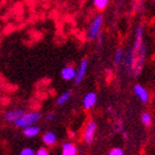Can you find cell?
<instances>
[{
    "mask_svg": "<svg viewBox=\"0 0 155 155\" xmlns=\"http://www.w3.org/2000/svg\"><path fill=\"white\" fill-rule=\"evenodd\" d=\"M70 137H74V132H73V131L70 132Z\"/></svg>",
    "mask_w": 155,
    "mask_h": 155,
    "instance_id": "cell-23",
    "label": "cell"
},
{
    "mask_svg": "<svg viewBox=\"0 0 155 155\" xmlns=\"http://www.w3.org/2000/svg\"><path fill=\"white\" fill-rule=\"evenodd\" d=\"M96 131H97V124L96 122H89L86 126L85 130H84V138H85V141L88 144L92 143L93 139H94V136H96Z\"/></svg>",
    "mask_w": 155,
    "mask_h": 155,
    "instance_id": "cell-6",
    "label": "cell"
},
{
    "mask_svg": "<svg viewBox=\"0 0 155 155\" xmlns=\"http://www.w3.org/2000/svg\"><path fill=\"white\" fill-rule=\"evenodd\" d=\"M102 25H103V16L99 14V15H97L96 18H93V21L90 24V27H89L88 31L89 40H93V39H96L100 35Z\"/></svg>",
    "mask_w": 155,
    "mask_h": 155,
    "instance_id": "cell-3",
    "label": "cell"
},
{
    "mask_svg": "<svg viewBox=\"0 0 155 155\" xmlns=\"http://www.w3.org/2000/svg\"><path fill=\"white\" fill-rule=\"evenodd\" d=\"M25 113V111L22 109H15V110H10L5 114V122H8L9 124H15L18 122V119Z\"/></svg>",
    "mask_w": 155,
    "mask_h": 155,
    "instance_id": "cell-7",
    "label": "cell"
},
{
    "mask_svg": "<svg viewBox=\"0 0 155 155\" xmlns=\"http://www.w3.org/2000/svg\"><path fill=\"white\" fill-rule=\"evenodd\" d=\"M97 100H98V96H97L96 92H88L84 97V107L86 110H90L92 109L93 106L96 105Z\"/></svg>",
    "mask_w": 155,
    "mask_h": 155,
    "instance_id": "cell-10",
    "label": "cell"
},
{
    "mask_svg": "<svg viewBox=\"0 0 155 155\" xmlns=\"http://www.w3.org/2000/svg\"><path fill=\"white\" fill-rule=\"evenodd\" d=\"M76 75V68L73 66H65L61 71V77L63 78L66 81H70V80H74Z\"/></svg>",
    "mask_w": 155,
    "mask_h": 155,
    "instance_id": "cell-11",
    "label": "cell"
},
{
    "mask_svg": "<svg viewBox=\"0 0 155 155\" xmlns=\"http://www.w3.org/2000/svg\"><path fill=\"white\" fill-rule=\"evenodd\" d=\"M110 0H93V5L98 11H104L109 5Z\"/></svg>",
    "mask_w": 155,
    "mask_h": 155,
    "instance_id": "cell-16",
    "label": "cell"
},
{
    "mask_svg": "<svg viewBox=\"0 0 155 155\" xmlns=\"http://www.w3.org/2000/svg\"><path fill=\"white\" fill-rule=\"evenodd\" d=\"M21 155H35V151L31 147H24L23 150H21L20 152Z\"/></svg>",
    "mask_w": 155,
    "mask_h": 155,
    "instance_id": "cell-20",
    "label": "cell"
},
{
    "mask_svg": "<svg viewBox=\"0 0 155 155\" xmlns=\"http://www.w3.org/2000/svg\"><path fill=\"white\" fill-rule=\"evenodd\" d=\"M141 122L144 126L149 127L152 125V115L150 113H147V112H144V113L141 115Z\"/></svg>",
    "mask_w": 155,
    "mask_h": 155,
    "instance_id": "cell-18",
    "label": "cell"
},
{
    "mask_svg": "<svg viewBox=\"0 0 155 155\" xmlns=\"http://www.w3.org/2000/svg\"><path fill=\"white\" fill-rule=\"evenodd\" d=\"M42 141L48 147H53V145L57 143L58 141V137L54 132L52 131H48L42 136Z\"/></svg>",
    "mask_w": 155,
    "mask_h": 155,
    "instance_id": "cell-13",
    "label": "cell"
},
{
    "mask_svg": "<svg viewBox=\"0 0 155 155\" xmlns=\"http://www.w3.org/2000/svg\"><path fill=\"white\" fill-rule=\"evenodd\" d=\"M134 94L137 96V98L139 99L142 103H147L149 100H150V94H149L147 90L143 87L142 85H134Z\"/></svg>",
    "mask_w": 155,
    "mask_h": 155,
    "instance_id": "cell-8",
    "label": "cell"
},
{
    "mask_svg": "<svg viewBox=\"0 0 155 155\" xmlns=\"http://www.w3.org/2000/svg\"><path fill=\"white\" fill-rule=\"evenodd\" d=\"M35 154H37V155H48L49 154V152H48V150H47L46 147H40L37 152H35Z\"/></svg>",
    "mask_w": 155,
    "mask_h": 155,
    "instance_id": "cell-21",
    "label": "cell"
},
{
    "mask_svg": "<svg viewBox=\"0 0 155 155\" xmlns=\"http://www.w3.org/2000/svg\"><path fill=\"white\" fill-rule=\"evenodd\" d=\"M88 59H86V58L80 61V64L77 70H76V75L75 78H74V83H75L76 86H79L80 84L83 83L84 78L86 76V73H87V70H88Z\"/></svg>",
    "mask_w": 155,
    "mask_h": 155,
    "instance_id": "cell-4",
    "label": "cell"
},
{
    "mask_svg": "<svg viewBox=\"0 0 155 155\" xmlns=\"http://www.w3.org/2000/svg\"><path fill=\"white\" fill-rule=\"evenodd\" d=\"M123 57H124V50L122 48H119V49H117L115 51V54H114V63H115V65L122 64Z\"/></svg>",
    "mask_w": 155,
    "mask_h": 155,
    "instance_id": "cell-17",
    "label": "cell"
},
{
    "mask_svg": "<svg viewBox=\"0 0 155 155\" xmlns=\"http://www.w3.org/2000/svg\"><path fill=\"white\" fill-rule=\"evenodd\" d=\"M40 132V127L36 126V125H31V126H27L25 128H23V134L25 137L27 138H35L37 137Z\"/></svg>",
    "mask_w": 155,
    "mask_h": 155,
    "instance_id": "cell-12",
    "label": "cell"
},
{
    "mask_svg": "<svg viewBox=\"0 0 155 155\" xmlns=\"http://www.w3.org/2000/svg\"><path fill=\"white\" fill-rule=\"evenodd\" d=\"M77 152V147L74 143L64 142L62 144V155H76Z\"/></svg>",
    "mask_w": 155,
    "mask_h": 155,
    "instance_id": "cell-14",
    "label": "cell"
},
{
    "mask_svg": "<svg viewBox=\"0 0 155 155\" xmlns=\"http://www.w3.org/2000/svg\"><path fill=\"white\" fill-rule=\"evenodd\" d=\"M123 136H124V137L126 138V139H127V138H128V134H123Z\"/></svg>",
    "mask_w": 155,
    "mask_h": 155,
    "instance_id": "cell-24",
    "label": "cell"
},
{
    "mask_svg": "<svg viewBox=\"0 0 155 155\" xmlns=\"http://www.w3.org/2000/svg\"><path fill=\"white\" fill-rule=\"evenodd\" d=\"M41 118V113L37 111L28 112V113H24L20 118L18 119V122L15 123L16 127L18 128H25L27 126L36 124L37 122H39V119Z\"/></svg>",
    "mask_w": 155,
    "mask_h": 155,
    "instance_id": "cell-1",
    "label": "cell"
},
{
    "mask_svg": "<svg viewBox=\"0 0 155 155\" xmlns=\"http://www.w3.org/2000/svg\"><path fill=\"white\" fill-rule=\"evenodd\" d=\"M143 44V27L141 25H139L136 29V38H134V48L132 51L134 52V54L137 55L138 51H139L140 47Z\"/></svg>",
    "mask_w": 155,
    "mask_h": 155,
    "instance_id": "cell-9",
    "label": "cell"
},
{
    "mask_svg": "<svg viewBox=\"0 0 155 155\" xmlns=\"http://www.w3.org/2000/svg\"><path fill=\"white\" fill-rule=\"evenodd\" d=\"M54 117H55L54 113H48L46 116H45V118H46L47 122H52V120L54 119Z\"/></svg>",
    "mask_w": 155,
    "mask_h": 155,
    "instance_id": "cell-22",
    "label": "cell"
},
{
    "mask_svg": "<svg viewBox=\"0 0 155 155\" xmlns=\"http://www.w3.org/2000/svg\"><path fill=\"white\" fill-rule=\"evenodd\" d=\"M110 155H123L124 154V151L120 147H113L111 151L109 152Z\"/></svg>",
    "mask_w": 155,
    "mask_h": 155,
    "instance_id": "cell-19",
    "label": "cell"
},
{
    "mask_svg": "<svg viewBox=\"0 0 155 155\" xmlns=\"http://www.w3.org/2000/svg\"><path fill=\"white\" fill-rule=\"evenodd\" d=\"M145 57H147V47L145 45H141L137 55H136V62H134V68H132V74L134 76L138 77L141 74L145 63Z\"/></svg>",
    "mask_w": 155,
    "mask_h": 155,
    "instance_id": "cell-2",
    "label": "cell"
},
{
    "mask_svg": "<svg viewBox=\"0 0 155 155\" xmlns=\"http://www.w3.org/2000/svg\"><path fill=\"white\" fill-rule=\"evenodd\" d=\"M123 61H124V67L127 73H131L132 68H134V62H136V54L132 51V49H128L126 52H124V57H123Z\"/></svg>",
    "mask_w": 155,
    "mask_h": 155,
    "instance_id": "cell-5",
    "label": "cell"
},
{
    "mask_svg": "<svg viewBox=\"0 0 155 155\" xmlns=\"http://www.w3.org/2000/svg\"><path fill=\"white\" fill-rule=\"evenodd\" d=\"M72 94H73V92L71 90L64 91L63 93H61L59 96V98L57 99V104L58 105H64L67 101L72 98Z\"/></svg>",
    "mask_w": 155,
    "mask_h": 155,
    "instance_id": "cell-15",
    "label": "cell"
}]
</instances>
